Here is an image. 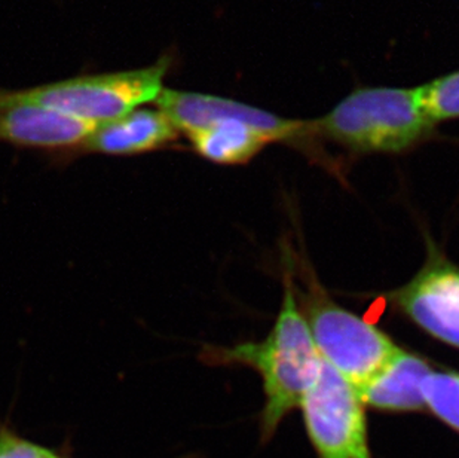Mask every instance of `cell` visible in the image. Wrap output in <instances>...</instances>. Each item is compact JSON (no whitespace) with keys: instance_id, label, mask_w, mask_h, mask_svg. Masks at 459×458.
Segmentation results:
<instances>
[{"instance_id":"obj_2","label":"cell","mask_w":459,"mask_h":458,"mask_svg":"<svg viewBox=\"0 0 459 458\" xmlns=\"http://www.w3.org/2000/svg\"><path fill=\"white\" fill-rule=\"evenodd\" d=\"M316 135L359 154H400L425 142L434 124L418 88L363 87L314 119Z\"/></svg>"},{"instance_id":"obj_3","label":"cell","mask_w":459,"mask_h":458,"mask_svg":"<svg viewBox=\"0 0 459 458\" xmlns=\"http://www.w3.org/2000/svg\"><path fill=\"white\" fill-rule=\"evenodd\" d=\"M173 60L112 74L87 75L27 90H2L0 108L31 106L99 126L155 101Z\"/></svg>"},{"instance_id":"obj_6","label":"cell","mask_w":459,"mask_h":458,"mask_svg":"<svg viewBox=\"0 0 459 458\" xmlns=\"http://www.w3.org/2000/svg\"><path fill=\"white\" fill-rule=\"evenodd\" d=\"M395 304L422 330L459 350V267L433 256L395 294Z\"/></svg>"},{"instance_id":"obj_8","label":"cell","mask_w":459,"mask_h":458,"mask_svg":"<svg viewBox=\"0 0 459 458\" xmlns=\"http://www.w3.org/2000/svg\"><path fill=\"white\" fill-rule=\"evenodd\" d=\"M88 122L31 106L0 108V143L27 149L74 151L91 133Z\"/></svg>"},{"instance_id":"obj_4","label":"cell","mask_w":459,"mask_h":458,"mask_svg":"<svg viewBox=\"0 0 459 458\" xmlns=\"http://www.w3.org/2000/svg\"><path fill=\"white\" fill-rule=\"evenodd\" d=\"M299 408L316 457L373 458L359 389L325 360Z\"/></svg>"},{"instance_id":"obj_12","label":"cell","mask_w":459,"mask_h":458,"mask_svg":"<svg viewBox=\"0 0 459 458\" xmlns=\"http://www.w3.org/2000/svg\"><path fill=\"white\" fill-rule=\"evenodd\" d=\"M61 458H70V455L69 454H63V457Z\"/></svg>"},{"instance_id":"obj_9","label":"cell","mask_w":459,"mask_h":458,"mask_svg":"<svg viewBox=\"0 0 459 458\" xmlns=\"http://www.w3.org/2000/svg\"><path fill=\"white\" fill-rule=\"evenodd\" d=\"M429 365L418 356L399 350L370 380L359 389L366 407L386 412H415L424 410L422 384Z\"/></svg>"},{"instance_id":"obj_7","label":"cell","mask_w":459,"mask_h":458,"mask_svg":"<svg viewBox=\"0 0 459 458\" xmlns=\"http://www.w3.org/2000/svg\"><path fill=\"white\" fill-rule=\"evenodd\" d=\"M178 128L162 110L142 106L124 117L94 127L87 138L63 158L67 160L85 154L143 155L171 146L178 142Z\"/></svg>"},{"instance_id":"obj_1","label":"cell","mask_w":459,"mask_h":458,"mask_svg":"<svg viewBox=\"0 0 459 458\" xmlns=\"http://www.w3.org/2000/svg\"><path fill=\"white\" fill-rule=\"evenodd\" d=\"M203 357L210 364L248 365L262 375L266 398L260 415L264 441L271 439L287 414L299 407L323 366L289 278L284 283L277 321L264 341L244 342L232 348H207Z\"/></svg>"},{"instance_id":"obj_10","label":"cell","mask_w":459,"mask_h":458,"mask_svg":"<svg viewBox=\"0 0 459 458\" xmlns=\"http://www.w3.org/2000/svg\"><path fill=\"white\" fill-rule=\"evenodd\" d=\"M422 398L425 408L459 433V374L429 372L422 384Z\"/></svg>"},{"instance_id":"obj_11","label":"cell","mask_w":459,"mask_h":458,"mask_svg":"<svg viewBox=\"0 0 459 458\" xmlns=\"http://www.w3.org/2000/svg\"><path fill=\"white\" fill-rule=\"evenodd\" d=\"M418 88L420 101L434 124L459 118V70Z\"/></svg>"},{"instance_id":"obj_5","label":"cell","mask_w":459,"mask_h":458,"mask_svg":"<svg viewBox=\"0 0 459 458\" xmlns=\"http://www.w3.org/2000/svg\"><path fill=\"white\" fill-rule=\"evenodd\" d=\"M307 321L321 359L356 387L400 350L381 329L329 299H316Z\"/></svg>"}]
</instances>
